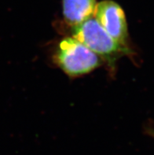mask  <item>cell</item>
Instances as JSON below:
<instances>
[{
  "mask_svg": "<svg viewBox=\"0 0 154 155\" xmlns=\"http://www.w3.org/2000/svg\"><path fill=\"white\" fill-rule=\"evenodd\" d=\"M97 0H62V16L71 27L78 25L94 16Z\"/></svg>",
  "mask_w": 154,
  "mask_h": 155,
  "instance_id": "4",
  "label": "cell"
},
{
  "mask_svg": "<svg viewBox=\"0 0 154 155\" xmlns=\"http://www.w3.org/2000/svg\"><path fill=\"white\" fill-rule=\"evenodd\" d=\"M94 18L104 30L131 54L127 18L123 8L113 0H102L97 3Z\"/></svg>",
  "mask_w": 154,
  "mask_h": 155,
  "instance_id": "3",
  "label": "cell"
},
{
  "mask_svg": "<svg viewBox=\"0 0 154 155\" xmlns=\"http://www.w3.org/2000/svg\"><path fill=\"white\" fill-rule=\"evenodd\" d=\"M147 132L150 136L154 138V126H152V127H149L146 129Z\"/></svg>",
  "mask_w": 154,
  "mask_h": 155,
  "instance_id": "5",
  "label": "cell"
},
{
  "mask_svg": "<svg viewBox=\"0 0 154 155\" xmlns=\"http://www.w3.org/2000/svg\"><path fill=\"white\" fill-rule=\"evenodd\" d=\"M72 36L105 61L110 66L122 55H129L127 51L116 43L104 30L94 18H88L78 25L72 27Z\"/></svg>",
  "mask_w": 154,
  "mask_h": 155,
  "instance_id": "2",
  "label": "cell"
},
{
  "mask_svg": "<svg viewBox=\"0 0 154 155\" xmlns=\"http://www.w3.org/2000/svg\"><path fill=\"white\" fill-rule=\"evenodd\" d=\"M102 59L73 36L63 38L57 44L54 61L68 77H79L102 65Z\"/></svg>",
  "mask_w": 154,
  "mask_h": 155,
  "instance_id": "1",
  "label": "cell"
}]
</instances>
